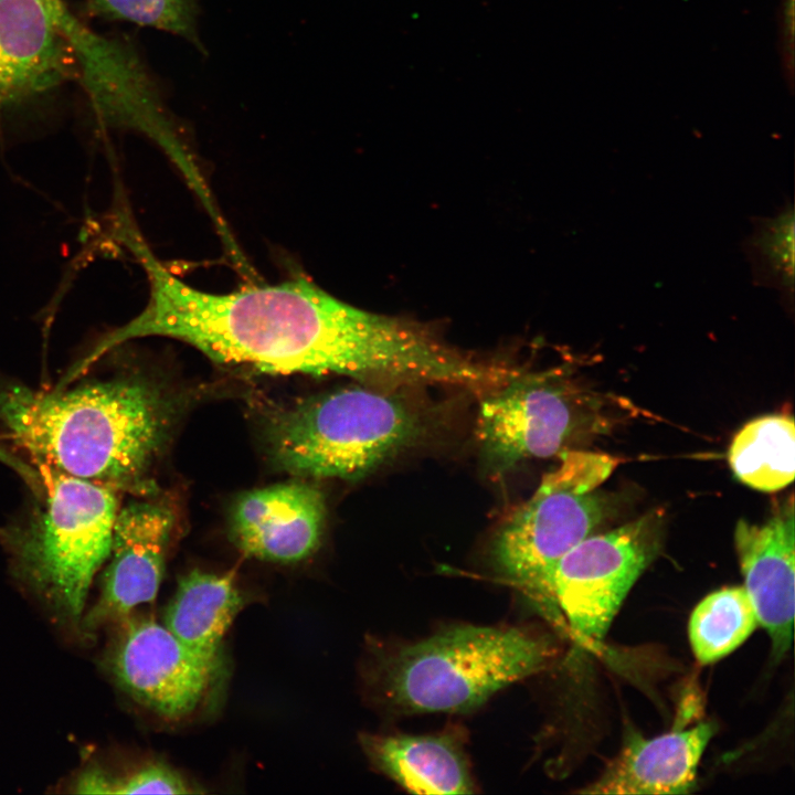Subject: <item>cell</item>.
Wrapping results in <instances>:
<instances>
[{"mask_svg": "<svg viewBox=\"0 0 795 795\" xmlns=\"http://www.w3.org/2000/svg\"><path fill=\"white\" fill-rule=\"evenodd\" d=\"M115 240L144 268L149 297L93 343L89 362L137 338L167 337L215 362L272 374L346 375L385 390L452 386L462 378V351L427 327L357 308L305 277L211 294L176 277L135 223Z\"/></svg>", "mask_w": 795, "mask_h": 795, "instance_id": "1", "label": "cell"}, {"mask_svg": "<svg viewBox=\"0 0 795 795\" xmlns=\"http://www.w3.org/2000/svg\"><path fill=\"white\" fill-rule=\"evenodd\" d=\"M0 422L34 467L117 490L135 487L160 451L169 407L131 377L47 391L0 380Z\"/></svg>", "mask_w": 795, "mask_h": 795, "instance_id": "2", "label": "cell"}, {"mask_svg": "<svg viewBox=\"0 0 795 795\" xmlns=\"http://www.w3.org/2000/svg\"><path fill=\"white\" fill-rule=\"evenodd\" d=\"M556 655L545 636L513 626L457 625L377 651L371 696L396 714L465 712L544 670Z\"/></svg>", "mask_w": 795, "mask_h": 795, "instance_id": "3", "label": "cell"}, {"mask_svg": "<svg viewBox=\"0 0 795 795\" xmlns=\"http://www.w3.org/2000/svg\"><path fill=\"white\" fill-rule=\"evenodd\" d=\"M30 510L0 530L29 586L68 621H81L93 580L105 564L119 510L117 490L43 466Z\"/></svg>", "mask_w": 795, "mask_h": 795, "instance_id": "4", "label": "cell"}, {"mask_svg": "<svg viewBox=\"0 0 795 795\" xmlns=\"http://www.w3.org/2000/svg\"><path fill=\"white\" fill-rule=\"evenodd\" d=\"M424 432L423 415L390 390L348 388L277 414L268 442L275 462L290 474L356 480Z\"/></svg>", "mask_w": 795, "mask_h": 795, "instance_id": "5", "label": "cell"}, {"mask_svg": "<svg viewBox=\"0 0 795 795\" xmlns=\"http://www.w3.org/2000/svg\"><path fill=\"white\" fill-rule=\"evenodd\" d=\"M559 458L532 496L498 528L489 562L500 581L562 626L552 592L555 565L605 520L607 504L596 488L611 476L618 459L579 449L563 451Z\"/></svg>", "mask_w": 795, "mask_h": 795, "instance_id": "6", "label": "cell"}, {"mask_svg": "<svg viewBox=\"0 0 795 795\" xmlns=\"http://www.w3.org/2000/svg\"><path fill=\"white\" fill-rule=\"evenodd\" d=\"M480 398L476 435L495 475L607 433L615 418L608 396L559 368L521 371Z\"/></svg>", "mask_w": 795, "mask_h": 795, "instance_id": "7", "label": "cell"}, {"mask_svg": "<svg viewBox=\"0 0 795 795\" xmlns=\"http://www.w3.org/2000/svg\"><path fill=\"white\" fill-rule=\"evenodd\" d=\"M662 519L655 511L592 533L555 565L552 592L563 625L589 648L605 637L628 592L659 554Z\"/></svg>", "mask_w": 795, "mask_h": 795, "instance_id": "8", "label": "cell"}, {"mask_svg": "<svg viewBox=\"0 0 795 795\" xmlns=\"http://www.w3.org/2000/svg\"><path fill=\"white\" fill-rule=\"evenodd\" d=\"M118 624L108 662L118 683L167 719H180L202 702L219 670L186 647L152 617L130 614Z\"/></svg>", "mask_w": 795, "mask_h": 795, "instance_id": "9", "label": "cell"}, {"mask_svg": "<svg viewBox=\"0 0 795 795\" xmlns=\"http://www.w3.org/2000/svg\"><path fill=\"white\" fill-rule=\"evenodd\" d=\"M173 522L172 511L158 502L132 501L119 508L100 594L82 617L85 629L119 623L155 600Z\"/></svg>", "mask_w": 795, "mask_h": 795, "instance_id": "10", "label": "cell"}, {"mask_svg": "<svg viewBox=\"0 0 795 795\" xmlns=\"http://www.w3.org/2000/svg\"><path fill=\"white\" fill-rule=\"evenodd\" d=\"M80 78L76 53L41 0H0V115Z\"/></svg>", "mask_w": 795, "mask_h": 795, "instance_id": "11", "label": "cell"}, {"mask_svg": "<svg viewBox=\"0 0 795 795\" xmlns=\"http://www.w3.org/2000/svg\"><path fill=\"white\" fill-rule=\"evenodd\" d=\"M789 496L763 523L740 520L734 547L759 625L771 639L775 661L791 648L794 626L795 519Z\"/></svg>", "mask_w": 795, "mask_h": 795, "instance_id": "12", "label": "cell"}, {"mask_svg": "<svg viewBox=\"0 0 795 795\" xmlns=\"http://www.w3.org/2000/svg\"><path fill=\"white\" fill-rule=\"evenodd\" d=\"M326 502L315 486L292 481L243 495L232 515L236 545L248 556L297 562L319 547Z\"/></svg>", "mask_w": 795, "mask_h": 795, "instance_id": "13", "label": "cell"}, {"mask_svg": "<svg viewBox=\"0 0 795 795\" xmlns=\"http://www.w3.org/2000/svg\"><path fill=\"white\" fill-rule=\"evenodd\" d=\"M717 730L711 721L655 738L628 735L618 754L583 794H688L700 760Z\"/></svg>", "mask_w": 795, "mask_h": 795, "instance_id": "14", "label": "cell"}, {"mask_svg": "<svg viewBox=\"0 0 795 795\" xmlns=\"http://www.w3.org/2000/svg\"><path fill=\"white\" fill-rule=\"evenodd\" d=\"M359 742L372 767L410 793L476 792L468 759L457 733H362Z\"/></svg>", "mask_w": 795, "mask_h": 795, "instance_id": "15", "label": "cell"}, {"mask_svg": "<svg viewBox=\"0 0 795 795\" xmlns=\"http://www.w3.org/2000/svg\"><path fill=\"white\" fill-rule=\"evenodd\" d=\"M243 602L232 574L195 569L179 580L162 624L191 651L220 664L222 639Z\"/></svg>", "mask_w": 795, "mask_h": 795, "instance_id": "16", "label": "cell"}, {"mask_svg": "<svg viewBox=\"0 0 795 795\" xmlns=\"http://www.w3.org/2000/svg\"><path fill=\"white\" fill-rule=\"evenodd\" d=\"M729 465L744 485L764 492L788 486L795 471V427L788 414L751 420L733 436Z\"/></svg>", "mask_w": 795, "mask_h": 795, "instance_id": "17", "label": "cell"}, {"mask_svg": "<svg viewBox=\"0 0 795 795\" xmlns=\"http://www.w3.org/2000/svg\"><path fill=\"white\" fill-rule=\"evenodd\" d=\"M759 625L742 586H727L703 597L691 612L690 647L701 665L716 662L741 646Z\"/></svg>", "mask_w": 795, "mask_h": 795, "instance_id": "18", "label": "cell"}, {"mask_svg": "<svg viewBox=\"0 0 795 795\" xmlns=\"http://www.w3.org/2000/svg\"><path fill=\"white\" fill-rule=\"evenodd\" d=\"M743 243L753 283L776 289L784 308L794 309L795 218L792 203L774 216L755 218Z\"/></svg>", "mask_w": 795, "mask_h": 795, "instance_id": "19", "label": "cell"}, {"mask_svg": "<svg viewBox=\"0 0 795 795\" xmlns=\"http://www.w3.org/2000/svg\"><path fill=\"white\" fill-rule=\"evenodd\" d=\"M197 0H91L94 14L195 40Z\"/></svg>", "mask_w": 795, "mask_h": 795, "instance_id": "20", "label": "cell"}, {"mask_svg": "<svg viewBox=\"0 0 795 795\" xmlns=\"http://www.w3.org/2000/svg\"><path fill=\"white\" fill-rule=\"evenodd\" d=\"M73 786L74 792L81 794H188L193 792L174 770L162 763H149L118 776L102 768H91L82 773Z\"/></svg>", "mask_w": 795, "mask_h": 795, "instance_id": "21", "label": "cell"}, {"mask_svg": "<svg viewBox=\"0 0 795 795\" xmlns=\"http://www.w3.org/2000/svg\"><path fill=\"white\" fill-rule=\"evenodd\" d=\"M794 2L781 0L780 7V50L789 88L794 78Z\"/></svg>", "mask_w": 795, "mask_h": 795, "instance_id": "22", "label": "cell"}, {"mask_svg": "<svg viewBox=\"0 0 795 795\" xmlns=\"http://www.w3.org/2000/svg\"><path fill=\"white\" fill-rule=\"evenodd\" d=\"M0 463L15 471L30 490L39 485L40 477L36 468L31 463L22 460V458L15 456L1 445Z\"/></svg>", "mask_w": 795, "mask_h": 795, "instance_id": "23", "label": "cell"}, {"mask_svg": "<svg viewBox=\"0 0 795 795\" xmlns=\"http://www.w3.org/2000/svg\"><path fill=\"white\" fill-rule=\"evenodd\" d=\"M123 212H129V210H128L126 206H121V208L116 209V210L113 212V215H112V218H110V221H113L119 213H123ZM110 223H112V222H110ZM118 348H119V347H118ZM70 371H71V373H72L74 377H81V375H84L88 370L85 371V372H81V371H78V370L76 369L75 363H73V364L71 365V368H70Z\"/></svg>", "mask_w": 795, "mask_h": 795, "instance_id": "24", "label": "cell"}, {"mask_svg": "<svg viewBox=\"0 0 795 795\" xmlns=\"http://www.w3.org/2000/svg\"><path fill=\"white\" fill-rule=\"evenodd\" d=\"M121 206H125V205H124V204L117 205V206L115 208V210L118 209V208H121ZM115 210H114V211H115ZM109 353H110V352H109ZM66 377H67L70 380H76V379L81 378L82 375H81V377H74V375L71 373L70 369H68V370L66 371Z\"/></svg>", "mask_w": 795, "mask_h": 795, "instance_id": "25", "label": "cell"}]
</instances>
